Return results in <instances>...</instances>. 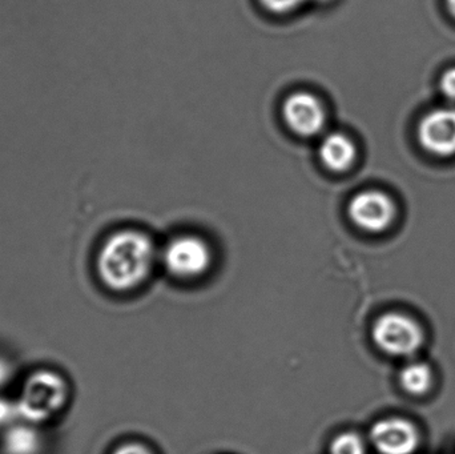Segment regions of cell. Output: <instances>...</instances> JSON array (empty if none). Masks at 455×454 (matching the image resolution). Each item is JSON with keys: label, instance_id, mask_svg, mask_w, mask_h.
I'll return each mask as SVG.
<instances>
[{"label": "cell", "instance_id": "obj_5", "mask_svg": "<svg viewBox=\"0 0 455 454\" xmlns=\"http://www.w3.org/2000/svg\"><path fill=\"white\" fill-rule=\"evenodd\" d=\"M283 117L291 132L313 138L323 132L328 114L320 98L307 91H297L283 100Z\"/></svg>", "mask_w": 455, "mask_h": 454}, {"label": "cell", "instance_id": "obj_3", "mask_svg": "<svg viewBox=\"0 0 455 454\" xmlns=\"http://www.w3.org/2000/svg\"><path fill=\"white\" fill-rule=\"evenodd\" d=\"M424 331L405 315L385 314L371 328L377 348L393 357H411L424 346Z\"/></svg>", "mask_w": 455, "mask_h": 454}, {"label": "cell", "instance_id": "obj_2", "mask_svg": "<svg viewBox=\"0 0 455 454\" xmlns=\"http://www.w3.org/2000/svg\"><path fill=\"white\" fill-rule=\"evenodd\" d=\"M68 400V383L60 373L52 370H35L24 380L19 392L16 415L26 423L39 426L58 416Z\"/></svg>", "mask_w": 455, "mask_h": 454}, {"label": "cell", "instance_id": "obj_10", "mask_svg": "<svg viewBox=\"0 0 455 454\" xmlns=\"http://www.w3.org/2000/svg\"><path fill=\"white\" fill-rule=\"evenodd\" d=\"M43 440L34 424H18L10 426L3 434L2 448L4 454H39Z\"/></svg>", "mask_w": 455, "mask_h": 454}, {"label": "cell", "instance_id": "obj_9", "mask_svg": "<svg viewBox=\"0 0 455 454\" xmlns=\"http://www.w3.org/2000/svg\"><path fill=\"white\" fill-rule=\"evenodd\" d=\"M318 155L328 170L345 172L357 160V147L347 133L331 132L321 140Z\"/></svg>", "mask_w": 455, "mask_h": 454}, {"label": "cell", "instance_id": "obj_16", "mask_svg": "<svg viewBox=\"0 0 455 454\" xmlns=\"http://www.w3.org/2000/svg\"><path fill=\"white\" fill-rule=\"evenodd\" d=\"M112 454H154V452L140 442H127L117 447Z\"/></svg>", "mask_w": 455, "mask_h": 454}, {"label": "cell", "instance_id": "obj_15", "mask_svg": "<svg viewBox=\"0 0 455 454\" xmlns=\"http://www.w3.org/2000/svg\"><path fill=\"white\" fill-rule=\"evenodd\" d=\"M15 416H18L16 415L15 402L0 399V429L8 426Z\"/></svg>", "mask_w": 455, "mask_h": 454}, {"label": "cell", "instance_id": "obj_1", "mask_svg": "<svg viewBox=\"0 0 455 454\" xmlns=\"http://www.w3.org/2000/svg\"><path fill=\"white\" fill-rule=\"evenodd\" d=\"M155 258L156 248L148 235L135 229L116 232L99 251V279L114 292H130L148 279Z\"/></svg>", "mask_w": 455, "mask_h": 454}, {"label": "cell", "instance_id": "obj_13", "mask_svg": "<svg viewBox=\"0 0 455 454\" xmlns=\"http://www.w3.org/2000/svg\"><path fill=\"white\" fill-rule=\"evenodd\" d=\"M307 0H259V4L275 15H285L293 12L305 4Z\"/></svg>", "mask_w": 455, "mask_h": 454}, {"label": "cell", "instance_id": "obj_18", "mask_svg": "<svg viewBox=\"0 0 455 454\" xmlns=\"http://www.w3.org/2000/svg\"><path fill=\"white\" fill-rule=\"evenodd\" d=\"M446 3H448L449 10L455 16V0H446Z\"/></svg>", "mask_w": 455, "mask_h": 454}, {"label": "cell", "instance_id": "obj_8", "mask_svg": "<svg viewBox=\"0 0 455 454\" xmlns=\"http://www.w3.org/2000/svg\"><path fill=\"white\" fill-rule=\"evenodd\" d=\"M421 146L437 156L455 154V108H437L425 115L419 125Z\"/></svg>", "mask_w": 455, "mask_h": 454}, {"label": "cell", "instance_id": "obj_11", "mask_svg": "<svg viewBox=\"0 0 455 454\" xmlns=\"http://www.w3.org/2000/svg\"><path fill=\"white\" fill-rule=\"evenodd\" d=\"M433 370L425 362H411L400 373V386L411 396H424L433 386Z\"/></svg>", "mask_w": 455, "mask_h": 454}, {"label": "cell", "instance_id": "obj_4", "mask_svg": "<svg viewBox=\"0 0 455 454\" xmlns=\"http://www.w3.org/2000/svg\"><path fill=\"white\" fill-rule=\"evenodd\" d=\"M212 250L202 237L180 235L163 251V263L172 276L181 280L203 276L212 264Z\"/></svg>", "mask_w": 455, "mask_h": 454}, {"label": "cell", "instance_id": "obj_17", "mask_svg": "<svg viewBox=\"0 0 455 454\" xmlns=\"http://www.w3.org/2000/svg\"><path fill=\"white\" fill-rule=\"evenodd\" d=\"M11 373H12V370H11L10 364L0 357V388L10 381Z\"/></svg>", "mask_w": 455, "mask_h": 454}, {"label": "cell", "instance_id": "obj_12", "mask_svg": "<svg viewBox=\"0 0 455 454\" xmlns=\"http://www.w3.org/2000/svg\"><path fill=\"white\" fill-rule=\"evenodd\" d=\"M329 454H366L365 442L355 432H344L331 440Z\"/></svg>", "mask_w": 455, "mask_h": 454}, {"label": "cell", "instance_id": "obj_7", "mask_svg": "<svg viewBox=\"0 0 455 454\" xmlns=\"http://www.w3.org/2000/svg\"><path fill=\"white\" fill-rule=\"evenodd\" d=\"M369 439L379 454H413L419 445L416 426L397 418L377 421L371 428Z\"/></svg>", "mask_w": 455, "mask_h": 454}, {"label": "cell", "instance_id": "obj_14", "mask_svg": "<svg viewBox=\"0 0 455 454\" xmlns=\"http://www.w3.org/2000/svg\"><path fill=\"white\" fill-rule=\"evenodd\" d=\"M441 92L448 100L455 101V68L448 69L441 77Z\"/></svg>", "mask_w": 455, "mask_h": 454}, {"label": "cell", "instance_id": "obj_6", "mask_svg": "<svg viewBox=\"0 0 455 454\" xmlns=\"http://www.w3.org/2000/svg\"><path fill=\"white\" fill-rule=\"evenodd\" d=\"M347 215L363 231L382 232L395 219V203L384 192L368 189L352 197L347 205Z\"/></svg>", "mask_w": 455, "mask_h": 454}]
</instances>
